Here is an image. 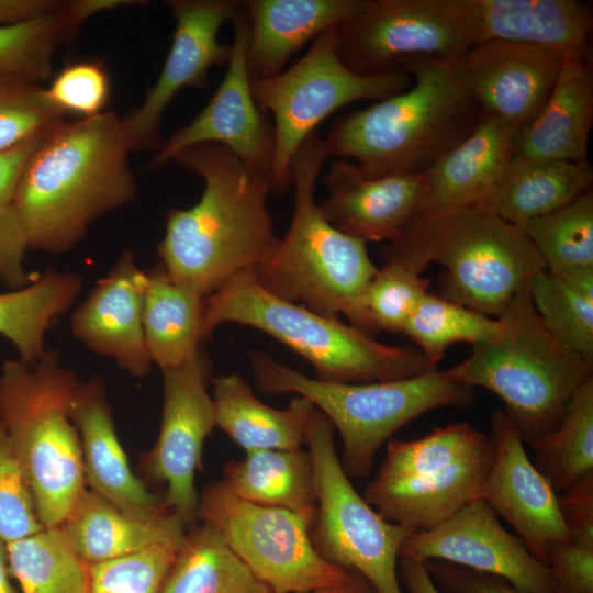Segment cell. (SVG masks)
Returning a JSON list of instances; mask_svg holds the SVG:
<instances>
[{
	"mask_svg": "<svg viewBox=\"0 0 593 593\" xmlns=\"http://www.w3.org/2000/svg\"><path fill=\"white\" fill-rule=\"evenodd\" d=\"M70 417L79 435L85 479L91 491L125 514L139 518L170 511L164 497L152 493L131 470L115 433L101 377L80 383Z\"/></svg>",
	"mask_w": 593,
	"mask_h": 593,
	"instance_id": "603a6c76",
	"label": "cell"
},
{
	"mask_svg": "<svg viewBox=\"0 0 593 593\" xmlns=\"http://www.w3.org/2000/svg\"><path fill=\"white\" fill-rule=\"evenodd\" d=\"M432 279L398 262H387L368 283L362 296L365 333H402Z\"/></svg>",
	"mask_w": 593,
	"mask_h": 593,
	"instance_id": "60d3db41",
	"label": "cell"
},
{
	"mask_svg": "<svg viewBox=\"0 0 593 593\" xmlns=\"http://www.w3.org/2000/svg\"><path fill=\"white\" fill-rule=\"evenodd\" d=\"M224 323L255 327L306 359L315 379L370 383L414 377L434 368L418 348L379 343L338 317L275 296L244 270L204 300L202 339Z\"/></svg>",
	"mask_w": 593,
	"mask_h": 593,
	"instance_id": "5b68a950",
	"label": "cell"
},
{
	"mask_svg": "<svg viewBox=\"0 0 593 593\" xmlns=\"http://www.w3.org/2000/svg\"><path fill=\"white\" fill-rule=\"evenodd\" d=\"M161 373L160 429L143 467L150 479L166 486L168 508L189 525L197 519L194 477L201 469L203 443L216 426L214 402L208 392L211 365L200 349Z\"/></svg>",
	"mask_w": 593,
	"mask_h": 593,
	"instance_id": "9a60e30c",
	"label": "cell"
},
{
	"mask_svg": "<svg viewBox=\"0 0 593 593\" xmlns=\"http://www.w3.org/2000/svg\"><path fill=\"white\" fill-rule=\"evenodd\" d=\"M29 249L14 208L11 203H0V281L12 290L23 288L34 279L25 269Z\"/></svg>",
	"mask_w": 593,
	"mask_h": 593,
	"instance_id": "7dc6e473",
	"label": "cell"
},
{
	"mask_svg": "<svg viewBox=\"0 0 593 593\" xmlns=\"http://www.w3.org/2000/svg\"><path fill=\"white\" fill-rule=\"evenodd\" d=\"M186 526L171 511L139 518L86 490L59 528L77 555L90 564L156 545L182 546L188 533Z\"/></svg>",
	"mask_w": 593,
	"mask_h": 593,
	"instance_id": "83f0119b",
	"label": "cell"
},
{
	"mask_svg": "<svg viewBox=\"0 0 593 593\" xmlns=\"http://www.w3.org/2000/svg\"><path fill=\"white\" fill-rule=\"evenodd\" d=\"M122 118L113 110L64 120L30 157L11 201L29 248L69 251L101 216L135 200Z\"/></svg>",
	"mask_w": 593,
	"mask_h": 593,
	"instance_id": "6da1fadb",
	"label": "cell"
},
{
	"mask_svg": "<svg viewBox=\"0 0 593 593\" xmlns=\"http://www.w3.org/2000/svg\"><path fill=\"white\" fill-rule=\"evenodd\" d=\"M496 320L500 333L473 346L469 357L447 372L497 395L523 443L529 444L557 428L593 366L547 331L533 306L530 287Z\"/></svg>",
	"mask_w": 593,
	"mask_h": 593,
	"instance_id": "ba28073f",
	"label": "cell"
},
{
	"mask_svg": "<svg viewBox=\"0 0 593 593\" xmlns=\"http://www.w3.org/2000/svg\"><path fill=\"white\" fill-rule=\"evenodd\" d=\"M514 135L512 127L481 113L473 130L424 172L413 224L481 204L513 155Z\"/></svg>",
	"mask_w": 593,
	"mask_h": 593,
	"instance_id": "cb8c5ba5",
	"label": "cell"
},
{
	"mask_svg": "<svg viewBox=\"0 0 593 593\" xmlns=\"http://www.w3.org/2000/svg\"><path fill=\"white\" fill-rule=\"evenodd\" d=\"M65 115L42 83L0 76V152L51 131Z\"/></svg>",
	"mask_w": 593,
	"mask_h": 593,
	"instance_id": "b9f144b4",
	"label": "cell"
},
{
	"mask_svg": "<svg viewBox=\"0 0 593 593\" xmlns=\"http://www.w3.org/2000/svg\"><path fill=\"white\" fill-rule=\"evenodd\" d=\"M327 191L318 204L326 221L367 242L400 239L417 217L424 174L363 177L356 164L334 160L322 178Z\"/></svg>",
	"mask_w": 593,
	"mask_h": 593,
	"instance_id": "7402d4cb",
	"label": "cell"
},
{
	"mask_svg": "<svg viewBox=\"0 0 593 593\" xmlns=\"http://www.w3.org/2000/svg\"><path fill=\"white\" fill-rule=\"evenodd\" d=\"M172 161L200 176L204 189L194 205L167 212L157 254L172 280L206 298L275 245L270 177L212 143L187 147Z\"/></svg>",
	"mask_w": 593,
	"mask_h": 593,
	"instance_id": "7a4b0ae2",
	"label": "cell"
},
{
	"mask_svg": "<svg viewBox=\"0 0 593 593\" xmlns=\"http://www.w3.org/2000/svg\"><path fill=\"white\" fill-rule=\"evenodd\" d=\"M222 482L237 497L262 506L313 512L315 472L307 449L245 451L223 468Z\"/></svg>",
	"mask_w": 593,
	"mask_h": 593,
	"instance_id": "d6a6232c",
	"label": "cell"
},
{
	"mask_svg": "<svg viewBox=\"0 0 593 593\" xmlns=\"http://www.w3.org/2000/svg\"><path fill=\"white\" fill-rule=\"evenodd\" d=\"M479 43L527 44L561 58L590 61L593 14L578 0H478ZM478 43V44H479Z\"/></svg>",
	"mask_w": 593,
	"mask_h": 593,
	"instance_id": "484cf974",
	"label": "cell"
},
{
	"mask_svg": "<svg viewBox=\"0 0 593 593\" xmlns=\"http://www.w3.org/2000/svg\"><path fill=\"white\" fill-rule=\"evenodd\" d=\"M80 383L54 349L32 366L18 357L0 367V423L44 528L59 527L87 490L80 439L70 417Z\"/></svg>",
	"mask_w": 593,
	"mask_h": 593,
	"instance_id": "8992f818",
	"label": "cell"
},
{
	"mask_svg": "<svg viewBox=\"0 0 593 593\" xmlns=\"http://www.w3.org/2000/svg\"><path fill=\"white\" fill-rule=\"evenodd\" d=\"M46 133L0 152V203H11L22 172Z\"/></svg>",
	"mask_w": 593,
	"mask_h": 593,
	"instance_id": "f907efd6",
	"label": "cell"
},
{
	"mask_svg": "<svg viewBox=\"0 0 593 593\" xmlns=\"http://www.w3.org/2000/svg\"><path fill=\"white\" fill-rule=\"evenodd\" d=\"M492 458L491 437L467 423L391 439L363 499L389 522L427 530L480 499Z\"/></svg>",
	"mask_w": 593,
	"mask_h": 593,
	"instance_id": "30bf717a",
	"label": "cell"
},
{
	"mask_svg": "<svg viewBox=\"0 0 593 593\" xmlns=\"http://www.w3.org/2000/svg\"><path fill=\"white\" fill-rule=\"evenodd\" d=\"M546 563L559 593H593V548L572 540L552 542Z\"/></svg>",
	"mask_w": 593,
	"mask_h": 593,
	"instance_id": "bcb514c9",
	"label": "cell"
},
{
	"mask_svg": "<svg viewBox=\"0 0 593 593\" xmlns=\"http://www.w3.org/2000/svg\"><path fill=\"white\" fill-rule=\"evenodd\" d=\"M232 21V54L219 88L187 125L161 141L147 163L148 170L163 168L187 147L212 143L226 147L245 164L270 177L275 127L251 92L246 60L249 25L243 4Z\"/></svg>",
	"mask_w": 593,
	"mask_h": 593,
	"instance_id": "e0dca14e",
	"label": "cell"
},
{
	"mask_svg": "<svg viewBox=\"0 0 593 593\" xmlns=\"http://www.w3.org/2000/svg\"><path fill=\"white\" fill-rule=\"evenodd\" d=\"M257 389L266 394L306 398L331 422L343 444L342 466L350 478L366 477L380 447L402 426L443 406L465 407L473 388L437 369L403 379L339 383L320 381L277 361L247 351Z\"/></svg>",
	"mask_w": 593,
	"mask_h": 593,
	"instance_id": "9c48e42d",
	"label": "cell"
},
{
	"mask_svg": "<svg viewBox=\"0 0 593 593\" xmlns=\"http://www.w3.org/2000/svg\"><path fill=\"white\" fill-rule=\"evenodd\" d=\"M424 564L435 584L449 593H525L494 574L440 560L427 561Z\"/></svg>",
	"mask_w": 593,
	"mask_h": 593,
	"instance_id": "c3c4849f",
	"label": "cell"
},
{
	"mask_svg": "<svg viewBox=\"0 0 593 593\" xmlns=\"http://www.w3.org/2000/svg\"><path fill=\"white\" fill-rule=\"evenodd\" d=\"M365 0H247L250 77L271 78L307 42L356 14Z\"/></svg>",
	"mask_w": 593,
	"mask_h": 593,
	"instance_id": "d4e9b609",
	"label": "cell"
},
{
	"mask_svg": "<svg viewBox=\"0 0 593 593\" xmlns=\"http://www.w3.org/2000/svg\"><path fill=\"white\" fill-rule=\"evenodd\" d=\"M563 58L536 46L492 40L472 46L460 60L480 112L515 132L540 111Z\"/></svg>",
	"mask_w": 593,
	"mask_h": 593,
	"instance_id": "ffe728a7",
	"label": "cell"
},
{
	"mask_svg": "<svg viewBox=\"0 0 593 593\" xmlns=\"http://www.w3.org/2000/svg\"><path fill=\"white\" fill-rule=\"evenodd\" d=\"M0 593H20L11 583L7 544L0 539Z\"/></svg>",
	"mask_w": 593,
	"mask_h": 593,
	"instance_id": "db71d44e",
	"label": "cell"
},
{
	"mask_svg": "<svg viewBox=\"0 0 593 593\" xmlns=\"http://www.w3.org/2000/svg\"><path fill=\"white\" fill-rule=\"evenodd\" d=\"M204 300L161 266L146 272L143 329L150 360L160 370L180 366L200 350Z\"/></svg>",
	"mask_w": 593,
	"mask_h": 593,
	"instance_id": "1f68e13d",
	"label": "cell"
},
{
	"mask_svg": "<svg viewBox=\"0 0 593 593\" xmlns=\"http://www.w3.org/2000/svg\"><path fill=\"white\" fill-rule=\"evenodd\" d=\"M42 529L24 471L0 423V539L10 544Z\"/></svg>",
	"mask_w": 593,
	"mask_h": 593,
	"instance_id": "ee69618b",
	"label": "cell"
},
{
	"mask_svg": "<svg viewBox=\"0 0 593 593\" xmlns=\"http://www.w3.org/2000/svg\"><path fill=\"white\" fill-rule=\"evenodd\" d=\"M478 0H365L334 27L339 59L351 71H404L416 59L459 63L479 43Z\"/></svg>",
	"mask_w": 593,
	"mask_h": 593,
	"instance_id": "4fadbf2b",
	"label": "cell"
},
{
	"mask_svg": "<svg viewBox=\"0 0 593 593\" xmlns=\"http://www.w3.org/2000/svg\"><path fill=\"white\" fill-rule=\"evenodd\" d=\"M63 0H0V25L25 22L54 11L66 4Z\"/></svg>",
	"mask_w": 593,
	"mask_h": 593,
	"instance_id": "816d5d0a",
	"label": "cell"
},
{
	"mask_svg": "<svg viewBox=\"0 0 593 593\" xmlns=\"http://www.w3.org/2000/svg\"><path fill=\"white\" fill-rule=\"evenodd\" d=\"M216 426L245 451L290 450L305 444V429L314 405L295 396L282 410L261 402L239 373L212 379Z\"/></svg>",
	"mask_w": 593,
	"mask_h": 593,
	"instance_id": "f1b7e54d",
	"label": "cell"
},
{
	"mask_svg": "<svg viewBox=\"0 0 593 593\" xmlns=\"http://www.w3.org/2000/svg\"><path fill=\"white\" fill-rule=\"evenodd\" d=\"M592 180L589 161L539 160L512 155L481 204L522 228L527 222L591 190Z\"/></svg>",
	"mask_w": 593,
	"mask_h": 593,
	"instance_id": "f546056e",
	"label": "cell"
},
{
	"mask_svg": "<svg viewBox=\"0 0 593 593\" xmlns=\"http://www.w3.org/2000/svg\"><path fill=\"white\" fill-rule=\"evenodd\" d=\"M10 574L21 593H87L88 563L59 527L7 544Z\"/></svg>",
	"mask_w": 593,
	"mask_h": 593,
	"instance_id": "74e56055",
	"label": "cell"
},
{
	"mask_svg": "<svg viewBox=\"0 0 593 593\" xmlns=\"http://www.w3.org/2000/svg\"><path fill=\"white\" fill-rule=\"evenodd\" d=\"M327 157L324 139L317 132L295 153L290 226L253 272L275 296L325 316L343 314L350 325L365 333L361 301L378 268L367 253L366 242L331 225L316 203L315 184Z\"/></svg>",
	"mask_w": 593,
	"mask_h": 593,
	"instance_id": "277c9868",
	"label": "cell"
},
{
	"mask_svg": "<svg viewBox=\"0 0 593 593\" xmlns=\"http://www.w3.org/2000/svg\"><path fill=\"white\" fill-rule=\"evenodd\" d=\"M530 299L547 331L593 366V267L539 271L530 282Z\"/></svg>",
	"mask_w": 593,
	"mask_h": 593,
	"instance_id": "d590c367",
	"label": "cell"
},
{
	"mask_svg": "<svg viewBox=\"0 0 593 593\" xmlns=\"http://www.w3.org/2000/svg\"><path fill=\"white\" fill-rule=\"evenodd\" d=\"M558 501L572 541L593 548V471L563 491Z\"/></svg>",
	"mask_w": 593,
	"mask_h": 593,
	"instance_id": "681fc988",
	"label": "cell"
},
{
	"mask_svg": "<svg viewBox=\"0 0 593 593\" xmlns=\"http://www.w3.org/2000/svg\"><path fill=\"white\" fill-rule=\"evenodd\" d=\"M522 230L550 272L593 267V191L527 222Z\"/></svg>",
	"mask_w": 593,
	"mask_h": 593,
	"instance_id": "ab89813d",
	"label": "cell"
},
{
	"mask_svg": "<svg viewBox=\"0 0 593 593\" xmlns=\"http://www.w3.org/2000/svg\"><path fill=\"white\" fill-rule=\"evenodd\" d=\"M411 81L404 71L376 76L351 71L337 55L334 27L318 35L288 70L271 78L250 77L255 101L275 120L271 193L282 194L292 187L294 155L327 116L355 101H380L400 93Z\"/></svg>",
	"mask_w": 593,
	"mask_h": 593,
	"instance_id": "7c38bea8",
	"label": "cell"
},
{
	"mask_svg": "<svg viewBox=\"0 0 593 593\" xmlns=\"http://www.w3.org/2000/svg\"><path fill=\"white\" fill-rule=\"evenodd\" d=\"M500 331L499 320L428 292L403 334L418 346L430 367L436 369L451 344L463 342L477 346L494 338Z\"/></svg>",
	"mask_w": 593,
	"mask_h": 593,
	"instance_id": "f35d334b",
	"label": "cell"
},
{
	"mask_svg": "<svg viewBox=\"0 0 593 593\" xmlns=\"http://www.w3.org/2000/svg\"><path fill=\"white\" fill-rule=\"evenodd\" d=\"M399 559L447 561L501 577L525 593H559L549 567L521 537L501 525L497 514L482 499L471 501L430 529L414 532L403 544Z\"/></svg>",
	"mask_w": 593,
	"mask_h": 593,
	"instance_id": "ac0fdd59",
	"label": "cell"
},
{
	"mask_svg": "<svg viewBox=\"0 0 593 593\" xmlns=\"http://www.w3.org/2000/svg\"><path fill=\"white\" fill-rule=\"evenodd\" d=\"M405 72L411 88L332 123L328 157L356 159L370 179L421 175L473 130L481 112L460 61L416 59Z\"/></svg>",
	"mask_w": 593,
	"mask_h": 593,
	"instance_id": "3957f363",
	"label": "cell"
},
{
	"mask_svg": "<svg viewBox=\"0 0 593 593\" xmlns=\"http://www.w3.org/2000/svg\"><path fill=\"white\" fill-rule=\"evenodd\" d=\"M159 593H273L211 526L187 533Z\"/></svg>",
	"mask_w": 593,
	"mask_h": 593,
	"instance_id": "e575fe53",
	"label": "cell"
},
{
	"mask_svg": "<svg viewBox=\"0 0 593 593\" xmlns=\"http://www.w3.org/2000/svg\"><path fill=\"white\" fill-rule=\"evenodd\" d=\"M143 3L137 0H72L57 11L0 25V76L46 81L57 51L74 41L83 23L103 11Z\"/></svg>",
	"mask_w": 593,
	"mask_h": 593,
	"instance_id": "4dcf8cb0",
	"label": "cell"
},
{
	"mask_svg": "<svg viewBox=\"0 0 593 593\" xmlns=\"http://www.w3.org/2000/svg\"><path fill=\"white\" fill-rule=\"evenodd\" d=\"M145 288L146 272L133 250L125 249L70 317L71 333L80 343L138 378L153 365L143 329Z\"/></svg>",
	"mask_w": 593,
	"mask_h": 593,
	"instance_id": "44dd1931",
	"label": "cell"
},
{
	"mask_svg": "<svg viewBox=\"0 0 593 593\" xmlns=\"http://www.w3.org/2000/svg\"><path fill=\"white\" fill-rule=\"evenodd\" d=\"M46 94L65 114L93 116L104 111L110 96V79L101 63H74L54 77Z\"/></svg>",
	"mask_w": 593,
	"mask_h": 593,
	"instance_id": "f6af8a7d",
	"label": "cell"
},
{
	"mask_svg": "<svg viewBox=\"0 0 593 593\" xmlns=\"http://www.w3.org/2000/svg\"><path fill=\"white\" fill-rule=\"evenodd\" d=\"M181 546L156 545L88 564L87 593H159Z\"/></svg>",
	"mask_w": 593,
	"mask_h": 593,
	"instance_id": "7bdbcfd3",
	"label": "cell"
},
{
	"mask_svg": "<svg viewBox=\"0 0 593 593\" xmlns=\"http://www.w3.org/2000/svg\"><path fill=\"white\" fill-rule=\"evenodd\" d=\"M82 284L76 272L47 269L27 286L0 293V335L22 361L32 366L44 355L47 331L71 306Z\"/></svg>",
	"mask_w": 593,
	"mask_h": 593,
	"instance_id": "836d02e7",
	"label": "cell"
},
{
	"mask_svg": "<svg viewBox=\"0 0 593 593\" xmlns=\"http://www.w3.org/2000/svg\"><path fill=\"white\" fill-rule=\"evenodd\" d=\"M380 255L417 273L430 262L443 266L445 298L493 318L546 269L525 232L483 204L414 223Z\"/></svg>",
	"mask_w": 593,
	"mask_h": 593,
	"instance_id": "52a82bcc",
	"label": "cell"
},
{
	"mask_svg": "<svg viewBox=\"0 0 593 593\" xmlns=\"http://www.w3.org/2000/svg\"><path fill=\"white\" fill-rule=\"evenodd\" d=\"M358 574L350 582L316 590L310 593H357Z\"/></svg>",
	"mask_w": 593,
	"mask_h": 593,
	"instance_id": "11a10c76",
	"label": "cell"
},
{
	"mask_svg": "<svg viewBox=\"0 0 593 593\" xmlns=\"http://www.w3.org/2000/svg\"><path fill=\"white\" fill-rule=\"evenodd\" d=\"M399 579L409 593H440L424 563L399 559Z\"/></svg>",
	"mask_w": 593,
	"mask_h": 593,
	"instance_id": "f5cc1de1",
	"label": "cell"
},
{
	"mask_svg": "<svg viewBox=\"0 0 593 593\" xmlns=\"http://www.w3.org/2000/svg\"><path fill=\"white\" fill-rule=\"evenodd\" d=\"M334 430L314 406L305 429L316 483L312 545L326 561L362 577L376 593H403L399 553L414 530L389 522L358 494L337 455Z\"/></svg>",
	"mask_w": 593,
	"mask_h": 593,
	"instance_id": "8fae6325",
	"label": "cell"
},
{
	"mask_svg": "<svg viewBox=\"0 0 593 593\" xmlns=\"http://www.w3.org/2000/svg\"><path fill=\"white\" fill-rule=\"evenodd\" d=\"M176 21L164 66L142 104L122 118L131 150L157 149L167 107L183 88L208 86L213 66H226L232 44L219 41L221 26L236 15L240 0H166Z\"/></svg>",
	"mask_w": 593,
	"mask_h": 593,
	"instance_id": "2e32d148",
	"label": "cell"
},
{
	"mask_svg": "<svg viewBox=\"0 0 593 593\" xmlns=\"http://www.w3.org/2000/svg\"><path fill=\"white\" fill-rule=\"evenodd\" d=\"M493 458L480 499L486 501L523 539L530 552L547 564V549L572 540L558 495L528 458L514 423L504 410L491 414Z\"/></svg>",
	"mask_w": 593,
	"mask_h": 593,
	"instance_id": "d6986e66",
	"label": "cell"
},
{
	"mask_svg": "<svg viewBox=\"0 0 593 593\" xmlns=\"http://www.w3.org/2000/svg\"><path fill=\"white\" fill-rule=\"evenodd\" d=\"M357 593H376L370 584L358 574Z\"/></svg>",
	"mask_w": 593,
	"mask_h": 593,
	"instance_id": "9f6ffc18",
	"label": "cell"
},
{
	"mask_svg": "<svg viewBox=\"0 0 593 593\" xmlns=\"http://www.w3.org/2000/svg\"><path fill=\"white\" fill-rule=\"evenodd\" d=\"M593 122V76L590 61L563 59L547 101L515 132L513 155L539 160L588 161Z\"/></svg>",
	"mask_w": 593,
	"mask_h": 593,
	"instance_id": "4316f807",
	"label": "cell"
},
{
	"mask_svg": "<svg viewBox=\"0 0 593 593\" xmlns=\"http://www.w3.org/2000/svg\"><path fill=\"white\" fill-rule=\"evenodd\" d=\"M528 446L533 465L556 493L593 471V374L575 391L557 428Z\"/></svg>",
	"mask_w": 593,
	"mask_h": 593,
	"instance_id": "8d00e7d4",
	"label": "cell"
},
{
	"mask_svg": "<svg viewBox=\"0 0 593 593\" xmlns=\"http://www.w3.org/2000/svg\"><path fill=\"white\" fill-rule=\"evenodd\" d=\"M313 515L244 501L222 480L203 488L197 511V519L215 529L273 593H310L356 577L316 552L310 537Z\"/></svg>",
	"mask_w": 593,
	"mask_h": 593,
	"instance_id": "5bb4252c",
	"label": "cell"
}]
</instances>
